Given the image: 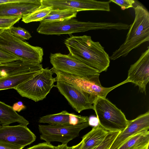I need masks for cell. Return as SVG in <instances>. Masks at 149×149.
Returning a JSON list of instances; mask_svg holds the SVG:
<instances>
[{
	"label": "cell",
	"instance_id": "obj_18",
	"mask_svg": "<svg viewBox=\"0 0 149 149\" xmlns=\"http://www.w3.org/2000/svg\"><path fill=\"white\" fill-rule=\"evenodd\" d=\"M41 70L9 75L1 78L0 79V91L14 88L31 78L39 72Z\"/></svg>",
	"mask_w": 149,
	"mask_h": 149
},
{
	"label": "cell",
	"instance_id": "obj_17",
	"mask_svg": "<svg viewBox=\"0 0 149 149\" xmlns=\"http://www.w3.org/2000/svg\"><path fill=\"white\" fill-rule=\"evenodd\" d=\"M15 122L26 126L29 124L28 120L13 110L12 107L0 101V124L7 126Z\"/></svg>",
	"mask_w": 149,
	"mask_h": 149
},
{
	"label": "cell",
	"instance_id": "obj_13",
	"mask_svg": "<svg viewBox=\"0 0 149 149\" xmlns=\"http://www.w3.org/2000/svg\"><path fill=\"white\" fill-rule=\"evenodd\" d=\"M129 82L137 86L140 92L146 93V85L149 81V47L133 64L128 71L127 78Z\"/></svg>",
	"mask_w": 149,
	"mask_h": 149
},
{
	"label": "cell",
	"instance_id": "obj_29",
	"mask_svg": "<svg viewBox=\"0 0 149 149\" xmlns=\"http://www.w3.org/2000/svg\"><path fill=\"white\" fill-rule=\"evenodd\" d=\"M55 146L50 143L44 142L39 143L26 149H55Z\"/></svg>",
	"mask_w": 149,
	"mask_h": 149
},
{
	"label": "cell",
	"instance_id": "obj_26",
	"mask_svg": "<svg viewBox=\"0 0 149 149\" xmlns=\"http://www.w3.org/2000/svg\"><path fill=\"white\" fill-rule=\"evenodd\" d=\"M88 122V116L78 115L74 113H70L69 116L70 125H76Z\"/></svg>",
	"mask_w": 149,
	"mask_h": 149
},
{
	"label": "cell",
	"instance_id": "obj_27",
	"mask_svg": "<svg viewBox=\"0 0 149 149\" xmlns=\"http://www.w3.org/2000/svg\"><path fill=\"white\" fill-rule=\"evenodd\" d=\"M109 1L119 6L123 10L133 7V4L135 3L134 0H110Z\"/></svg>",
	"mask_w": 149,
	"mask_h": 149
},
{
	"label": "cell",
	"instance_id": "obj_4",
	"mask_svg": "<svg viewBox=\"0 0 149 149\" xmlns=\"http://www.w3.org/2000/svg\"><path fill=\"white\" fill-rule=\"evenodd\" d=\"M53 73L48 67L43 68L38 73L14 89L22 97L35 102L42 100L55 86L56 81L52 77Z\"/></svg>",
	"mask_w": 149,
	"mask_h": 149
},
{
	"label": "cell",
	"instance_id": "obj_16",
	"mask_svg": "<svg viewBox=\"0 0 149 149\" xmlns=\"http://www.w3.org/2000/svg\"><path fill=\"white\" fill-rule=\"evenodd\" d=\"M108 132L99 124L82 137L81 149H95L102 142Z\"/></svg>",
	"mask_w": 149,
	"mask_h": 149
},
{
	"label": "cell",
	"instance_id": "obj_14",
	"mask_svg": "<svg viewBox=\"0 0 149 149\" xmlns=\"http://www.w3.org/2000/svg\"><path fill=\"white\" fill-rule=\"evenodd\" d=\"M149 111L141 114L134 119L128 120L126 127L116 137L110 149H118L127 140L135 135L148 131Z\"/></svg>",
	"mask_w": 149,
	"mask_h": 149
},
{
	"label": "cell",
	"instance_id": "obj_20",
	"mask_svg": "<svg viewBox=\"0 0 149 149\" xmlns=\"http://www.w3.org/2000/svg\"><path fill=\"white\" fill-rule=\"evenodd\" d=\"M78 12L70 9H52L49 14L40 22L50 23L68 20L76 17Z\"/></svg>",
	"mask_w": 149,
	"mask_h": 149
},
{
	"label": "cell",
	"instance_id": "obj_8",
	"mask_svg": "<svg viewBox=\"0 0 149 149\" xmlns=\"http://www.w3.org/2000/svg\"><path fill=\"white\" fill-rule=\"evenodd\" d=\"M89 126L88 122L74 125H39L38 128L41 139L49 143L57 141L67 144L78 136L82 130Z\"/></svg>",
	"mask_w": 149,
	"mask_h": 149
},
{
	"label": "cell",
	"instance_id": "obj_10",
	"mask_svg": "<svg viewBox=\"0 0 149 149\" xmlns=\"http://www.w3.org/2000/svg\"><path fill=\"white\" fill-rule=\"evenodd\" d=\"M54 87L66 99L72 108L79 113L86 109H93L97 97L77 87L63 81H57Z\"/></svg>",
	"mask_w": 149,
	"mask_h": 149
},
{
	"label": "cell",
	"instance_id": "obj_34",
	"mask_svg": "<svg viewBox=\"0 0 149 149\" xmlns=\"http://www.w3.org/2000/svg\"><path fill=\"white\" fill-rule=\"evenodd\" d=\"M73 146L71 147L68 146L67 144H62L59 145L57 146H55V149H73Z\"/></svg>",
	"mask_w": 149,
	"mask_h": 149
},
{
	"label": "cell",
	"instance_id": "obj_38",
	"mask_svg": "<svg viewBox=\"0 0 149 149\" xmlns=\"http://www.w3.org/2000/svg\"><path fill=\"white\" fill-rule=\"evenodd\" d=\"M3 30V29H0V33Z\"/></svg>",
	"mask_w": 149,
	"mask_h": 149
},
{
	"label": "cell",
	"instance_id": "obj_36",
	"mask_svg": "<svg viewBox=\"0 0 149 149\" xmlns=\"http://www.w3.org/2000/svg\"><path fill=\"white\" fill-rule=\"evenodd\" d=\"M6 62H6V61H3V60H2L0 59V65L3 63H6Z\"/></svg>",
	"mask_w": 149,
	"mask_h": 149
},
{
	"label": "cell",
	"instance_id": "obj_3",
	"mask_svg": "<svg viewBox=\"0 0 149 149\" xmlns=\"http://www.w3.org/2000/svg\"><path fill=\"white\" fill-rule=\"evenodd\" d=\"M0 50L23 60L38 63H42L44 55L42 47L32 46L13 36L9 29H4L0 33Z\"/></svg>",
	"mask_w": 149,
	"mask_h": 149
},
{
	"label": "cell",
	"instance_id": "obj_32",
	"mask_svg": "<svg viewBox=\"0 0 149 149\" xmlns=\"http://www.w3.org/2000/svg\"><path fill=\"white\" fill-rule=\"evenodd\" d=\"M88 123L89 126H95L99 124V121L97 117L94 116H91L88 117Z\"/></svg>",
	"mask_w": 149,
	"mask_h": 149
},
{
	"label": "cell",
	"instance_id": "obj_30",
	"mask_svg": "<svg viewBox=\"0 0 149 149\" xmlns=\"http://www.w3.org/2000/svg\"><path fill=\"white\" fill-rule=\"evenodd\" d=\"M15 68V64L14 61L4 63L0 65V71L13 70Z\"/></svg>",
	"mask_w": 149,
	"mask_h": 149
},
{
	"label": "cell",
	"instance_id": "obj_9",
	"mask_svg": "<svg viewBox=\"0 0 149 149\" xmlns=\"http://www.w3.org/2000/svg\"><path fill=\"white\" fill-rule=\"evenodd\" d=\"M51 70L56 74V81H63L71 84L91 95L95 97L105 98L108 94L116 87L129 82L127 79L113 86L104 87L99 84L86 80L78 76L65 73L56 70L52 68Z\"/></svg>",
	"mask_w": 149,
	"mask_h": 149
},
{
	"label": "cell",
	"instance_id": "obj_1",
	"mask_svg": "<svg viewBox=\"0 0 149 149\" xmlns=\"http://www.w3.org/2000/svg\"><path fill=\"white\" fill-rule=\"evenodd\" d=\"M64 43L71 56L100 73L106 71L109 66V56L99 42L93 41L91 37L84 35L71 36Z\"/></svg>",
	"mask_w": 149,
	"mask_h": 149
},
{
	"label": "cell",
	"instance_id": "obj_15",
	"mask_svg": "<svg viewBox=\"0 0 149 149\" xmlns=\"http://www.w3.org/2000/svg\"><path fill=\"white\" fill-rule=\"evenodd\" d=\"M41 0H23L20 2L0 4V17H23L41 6Z\"/></svg>",
	"mask_w": 149,
	"mask_h": 149
},
{
	"label": "cell",
	"instance_id": "obj_2",
	"mask_svg": "<svg viewBox=\"0 0 149 149\" xmlns=\"http://www.w3.org/2000/svg\"><path fill=\"white\" fill-rule=\"evenodd\" d=\"M135 17L130 25L129 31L124 43L109 57L115 60L126 56L133 49L149 41V13L142 6L134 7Z\"/></svg>",
	"mask_w": 149,
	"mask_h": 149
},
{
	"label": "cell",
	"instance_id": "obj_22",
	"mask_svg": "<svg viewBox=\"0 0 149 149\" xmlns=\"http://www.w3.org/2000/svg\"><path fill=\"white\" fill-rule=\"evenodd\" d=\"M52 9V6H44L41 5L32 13L24 15L22 18V21L26 23L41 21L49 14Z\"/></svg>",
	"mask_w": 149,
	"mask_h": 149
},
{
	"label": "cell",
	"instance_id": "obj_12",
	"mask_svg": "<svg viewBox=\"0 0 149 149\" xmlns=\"http://www.w3.org/2000/svg\"><path fill=\"white\" fill-rule=\"evenodd\" d=\"M41 5L52 6V9H70L78 12L86 10H110L108 1L93 0H41Z\"/></svg>",
	"mask_w": 149,
	"mask_h": 149
},
{
	"label": "cell",
	"instance_id": "obj_21",
	"mask_svg": "<svg viewBox=\"0 0 149 149\" xmlns=\"http://www.w3.org/2000/svg\"><path fill=\"white\" fill-rule=\"evenodd\" d=\"M70 113L65 110L54 114L47 115L40 118L38 122L47 123L51 125H70Z\"/></svg>",
	"mask_w": 149,
	"mask_h": 149
},
{
	"label": "cell",
	"instance_id": "obj_33",
	"mask_svg": "<svg viewBox=\"0 0 149 149\" xmlns=\"http://www.w3.org/2000/svg\"><path fill=\"white\" fill-rule=\"evenodd\" d=\"M21 147L10 145L0 141V149H22Z\"/></svg>",
	"mask_w": 149,
	"mask_h": 149
},
{
	"label": "cell",
	"instance_id": "obj_11",
	"mask_svg": "<svg viewBox=\"0 0 149 149\" xmlns=\"http://www.w3.org/2000/svg\"><path fill=\"white\" fill-rule=\"evenodd\" d=\"M36 136L27 126L0 125V141L24 148L34 142Z\"/></svg>",
	"mask_w": 149,
	"mask_h": 149
},
{
	"label": "cell",
	"instance_id": "obj_35",
	"mask_svg": "<svg viewBox=\"0 0 149 149\" xmlns=\"http://www.w3.org/2000/svg\"><path fill=\"white\" fill-rule=\"evenodd\" d=\"M82 143V141H81L78 144L74 146L73 149H81Z\"/></svg>",
	"mask_w": 149,
	"mask_h": 149
},
{
	"label": "cell",
	"instance_id": "obj_7",
	"mask_svg": "<svg viewBox=\"0 0 149 149\" xmlns=\"http://www.w3.org/2000/svg\"><path fill=\"white\" fill-rule=\"evenodd\" d=\"M109 27V24L107 22H82L73 18L58 22H40L37 31L39 33L45 35H60L83 32L90 30H108Z\"/></svg>",
	"mask_w": 149,
	"mask_h": 149
},
{
	"label": "cell",
	"instance_id": "obj_6",
	"mask_svg": "<svg viewBox=\"0 0 149 149\" xmlns=\"http://www.w3.org/2000/svg\"><path fill=\"white\" fill-rule=\"evenodd\" d=\"M49 58L52 68L56 70L100 84L99 79L100 72L98 70L75 58L69 54L51 53Z\"/></svg>",
	"mask_w": 149,
	"mask_h": 149
},
{
	"label": "cell",
	"instance_id": "obj_23",
	"mask_svg": "<svg viewBox=\"0 0 149 149\" xmlns=\"http://www.w3.org/2000/svg\"><path fill=\"white\" fill-rule=\"evenodd\" d=\"M120 132H108L101 143L95 149H110L116 137Z\"/></svg>",
	"mask_w": 149,
	"mask_h": 149
},
{
	"label": "cell",
	"instance_id": "obj_25",
	"mask_svg": "<svg viewBox=\"0 0 149 149\" xmlns=\"http://www.w3.org/2000/svg\"><path fill=\"white\" fill-rule=\"evenodd\" d=\"M22 17V16L12 17H0V29L3 30L9 29Z\"/></svg>",
	"mask_w": 149,
	"mask_h": 149
},
{
	"label": "cell",
	"instance_id": "obj_37",
	"mask_svg": "<svg viewBox=\"0 0 149 149\" xmlns=\"http://www.w3.org/2000/svg\"><path fill=\"white\" fill-rule=\"evenodd\" d=\"M149 144L147 146V147H146V148H145V149H149Z\"/></svg>",
	"mask_w": 149,
	"mask_h": 149
},
{
	"label": "cell",
	"instance_id": "obj_31",
	"mask_svg": "<svg viewBox=\"0 0 149 149\" xmlns=\"http://www.w3.org/2000/svg\"><path fill=\"white\" fill-rule=\"evenodd\" d=\"M12 108L15 111L20 112L25 109L26 107L21 101H19L14 104L12 106Z\"/></svg>",
	"mask_w": 149,
	"mask_h": 149
},
{
	"label": "cell",
	"instance_id": "obj_19",
	"mask_svg": "<svg viewBox=\"0 0 149 149\" xmlns=\"http://www.w3.org/2000/svg\"><path fill=\"white\" fill-rule=\"evenodd\" d=\"M149 144V131H147L131 137L118 149H145Z\"/></svg>",
	"mask_w": 149,
	"mask_h": 149
},
{
	"label": "cell",
	"instance_id": "obj_24",
	"mask_svg": "<svg viewBox=\"0 0 149 149\" xmlns=\"http://www.w3.org/2000/svg\"><path fill=\"white\" fill-rule=\"evenodd\" d=\"M9 30L13 36L23 41L28 40L32 37L28 31L20 27H16L13 26L9 29Z\"/></svg>",
	"mask_w": 149,
	"mask_h": 149
},
{
	"label": "cell",
	"instance_id": "obj_5",
	"mask_svg": "<svg viewBox=\"0 0 149 149\" xmlns=\"http://www.w3.org/2000/svg\"><path fill=\"white\" fill-rule=\"evenodd\" d=\"M99 124L108 132L123 131L128 120L121 111L106 98L97 97L93 104Z\"/></svg>",
	"mask_w": 149,
	"mask_h": 149
},
{
	"label": "cell",
	"instance_id": "obj_28",
	"mask_svg": "<svg viewBox=\"0 0 149 149\" xmlns=\"http://www.w3.org/2000/svg\"><path fill=\"white\" fill-rule=\"evenodd\" d=\"M0 59L8 62L17 60H22L21 58L17 56L1 50H0Z\"/></svg>",
	"mask_w": 149,
	"mask_h": 149
}]
</instances>
